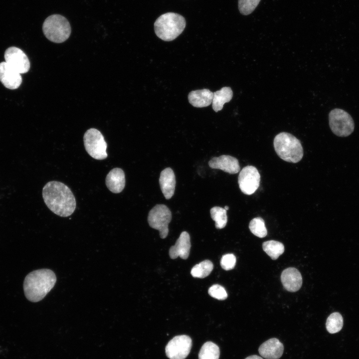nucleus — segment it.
<instances>
[{
  "mask_svg": "<svg viewBox=\"0 0 359 359\" xmlns=\"http://www.w3.org/2000/svg\"><path fill=\"white\" fill-rule=\"evenodd\" d=\"M42 196L48 208L58 216L67 217L76 208V199L72 191L62 182H47L43 188Z\"/></svg>",
  "mask_w": 359,
  "mask_h": 359,
  "instance_id": "f257e3e1",
  "label": "nucleus"
},
{
  "mask_svg": "<svg viewBox=\"0 0 359 359\" xmlns=\"http://www.w3.org/2000/svg\"><path fill=\"white\" fill-rule=\"evenodd\" d=\"M55 273L48 269H41L28 274L23 282L24 295L28 300L37 302L42 300L54 286Z\"/></svg>",
  "mask_w": 359,
  "mask_h": 359,
  "instance_id": "f03ea898",
  "label": "nucleus"
},
{
  "mask_svg": "<svg viewBox=\"0 0 359 359\" xmlns=\"http://www.w3.org/2000/svg\"><path fill=\"white\" fill-rule=\"evenodd\" d=\"M186 26L184 17L175 12H167L161 15L154 23L157 36L162 40L171 41L175 39L184 30Z\"/></svg>",
  "mask_w": 359,
  "mask_h": 359,
  "instance_id": "7ed1b4c3",
  "label": "nucleus"
},
{
  "mask_svg": "<svg viewBox=\"0 0 359 359\" xmlns=\"http://www.w3.org/2000/svg\"><path fill=\"white\" fill-rule=\"evenodd\" d=\"M277 155L287 162L296 163L303 156V149L300 141L293 135L281 132L277 134L273 142Z\"/></svg>",
  "mask_w": 359,
  "mask_h": 359,
  "instance_id": "20e7f679",
  "label": "nucleus"
},
{
  "mask_svg": "<svg viewBox=\"0 0 359 359\" xmlns=\"http://www.w3.org/2000/svg\"><path fill=\"white\" fill-rule=\"evenodd\" d=\"M42 30L46 37L55 43L67 40L71 34V26L67 19L59 14L48 16L44 21Z\"/></svg>",
  "mask_w": 359,
  "mask_h": 359,
  "instance_id": "39448f33",
  "label": "nucleus"
},
{
  "mask_svg": "<svg viewBox=\"0 0 359 359\" xmlns=\"http://www.w3.org/2000/svg\"><path fill=\"white\" fill-rule=\"evenodd\" d=\"M329 121L331 131L337 136L348 137L354 130L355 124L352 117L342 109L332 110L329 115Z\"/></svg>",
  "mask_w": 359,
  "mask_h": 359,
  "instance_id": "423d86ee",
  "label": "nucleus"
},
{
  "mask_svg": "<svg viewBox=\"0 0 359 359\" xmlns=\"http://www.w3.org/2000/svg\"><path fill=\"white\" fill-rule=\"evenodd\" d=\"M83 142L86 152L92 158L102 160L107 157V144L103 135L97 129H88L84 135Z\"/></svg>",
  "mask_w": 359,
  "mask_h": 359,
  "instance_id": "0eeeda50",
  "label": "nucleus"
},
{
  "mask_svg": "<svg viewBox=\"0 0 359 359\" xmlns=\"http://www.w3.org/2000/svg\"><path fill=\"white\" fill-rule=\"evenodd\" d=\"M172 220V213L164 204H157L150 211L148 221L151 227L159 230L161 238H165L169 233L168 225Z\"/></svg>",
  "mask_w": 359,
  "mask_h": 359,
  "instance_id": "6e6552de",
  "label": "nucleus"
},
{
  "mask_svg": "<svg viewBox=\"0 0 359 359\" xmlns=\"http://www.w3.org/2000/svg\"><path fill=\"white\" fill-rule=\"evenodd\" d=\"M260 175L254 166H247L240 172L238 182L240 189L245 194L254 193L260 185Z\"/></svg>",
  "mask_w": 359,
  "mask_h": 359,
  "instance_id": "1a4fd4ad",
  "label": "nucleus"
},
{
  "mask_svg": "<svg viewBox=\"0 0 359 359\" xmlns=\"http://www.w3.org/2000/svg\"><path fill=\"white\" fill-rule=\"evenodd\" d=\"M191 346V339L189 336H176L166 346V355L170 359H184L189 354Z\"/></svg>",
  "mask_w": 359,
  "mask_h": 359,
  "instance_id": "9d476101",
  "label": "nucleus"
},
{
  "mask_svg": "<svg viewBox=\"0 0 359 359\" xmlns=\"http://www.w3.org/2000/svg\"><path fill=\"white\" fill-rule=\"evenodd\" d=\"M4 56L5 62L20 74L25 73L29 70V59L24 52L19 48H8L4 52Z\"/></svg>",
  "mask_w": 359,
  "mask_h": 359,
  "instance_id": "9b49d317",
  "label": "nucleus"
},
{
  "mask_svg": "<svg viewBox=\"0 0 359 359\" xmlns=\"http://www.w3.org/2000/svg\"><path fill=\"white\" fill-rule=\"evenodd\" d=\"M208 165L211 169L221 170L230 174H237L240 170L238 160L229 155L213 157L208 162Z\"/></svg>",
  "mask_w": 359,
  "mask_h": 359,
  "instance_id": "f8f14e48",
  "label": "nucleus"
},
{
  "mask_svg": "<svg viewBox=\"0 0 359 359\" xmlns=\"http://www.w3.org/2000/svg\"><path fill=\"white\" fill-rule=\"evenodd\" d=\"M19 73L10 67L5 62L0 63V81L7 88H18L22 82Z\"/></svg>",
  "mask_w": 359,
  "mask_h": 359,
  "instance_id": "ddd939ff",
  "label": "nucleus"
},
{
  "mask_svg": "<svg viewBox=\"0 0 359 359\" xmlns=\"http://www.w3.org/2000/svg\"><path fill=\"white\" fill-rule=\"evenodd\" d=\"M190 247L189 235L187 232L183 231L180 234L175 245L170 248V257L173 259L178 257L183 259H186L189 254Z\"/></svg>",
  "mask_w": 359,
  "mask_h": 359,
  "instance_id": "4468645a",
  "label": "nucleus"
},
{
  "mask_svg": "<svg viewBox=\"0 0 359 359\" xmlns=\"http://www.w3.org/2000/svg\"><path fill=\"white\" fill-rule=\"evenodd\" d=\"M281 280L284 288L292 292L299 290L302 285V277L295 268H288L282 272Z\"/></svg>",
  "mask_w": 359,
  "mask_h": 359,
  "instance_id": "2eb2a0df",
  "label": "nucleus"
},
{
  "mask_svg": "<svg viewBox=\"0 0 359 359\" xmlns=\"http://www.w3.org/2000/svg\"><path fill=\"white\" fill-rule=\"evenodd\" d=\"M284 346L276 338L270 339L259 347V354L266 359H278L282 355Z\"/></svg>",
  "mask_w": 359,
  "mask_h": 359,
  "instance_id": "dca6fc26",
  "label": "nucleus"
},
{
  "mask_svg": "<svg viewBox=\"0 0 359 359\" xmlns=\"http://www.w3.org/2000/svg\"><path fill=\"white\" fill-rule=\"evenodd\" d=\"M105 183L107 188L112 192H121L125 186V176L123 170L119 168L113 169L107 174Z\"/></svg>",
  "mask_w": 359,
  "mask_h": 359,
  "instance_id": "f3484780",
  "label": "nucleus"
},
{
  "mask_svg": "<svg viewBox=\"0 0 359 359\" xmlns=\"http://www.w3.org/2000/svg\"><path fill=\"white\" fill-rule=\"evenodd\" d=\"M161 189L164 196L169 199L173 196L176 186V178L173 170L167 168L163 170L159 178Z\"/></svg>",
  "mask_w": 359,
  "mask_h": 359,
  "instance_id": "a211bd4d",
  "label": "nucleus"
},
{
  "mask_svg": "<svg viewBox=\"0 0 359 359\" xmlns=\"http://www.w3.org/2000/svg\"><path fill=\"white\" fill-rule=\"evenodd\" d=\"M213 96V92L208 89L196 90L189 92L188 100L193 107L203 108L212 103Z\"/></svg>",
  "mask_w": 359,
  "mask_h": 359,
  "instance_id": "6ab92c4d",
  "label": "nucleus"
},
{
  "mask_svg": "<svg viewBox=\"0 0 359 359\" xmlns=\"http://www.w3.org/2000/svg\"><path fill=\"white\" fill-rule=\"evenodd\" d=\"M213 94L212 107L215 112L221 110L224 104L229 102L233 96L232 90L229 87H223Z\"/></svg>",
  "mask_w": 359,
  "mask_h": 359,
  "instance_id": "aec40b11",
  "label": "nucleus"
},
{
  "mask_svg": "<svg viewBox=\"0 0 359 359\" xmlns=\"http://www.w3.org/2000/svg\"><path fill=\"white\" fill-rule=\"evenodd\" d=\"M262 248L273 260L277 259L284 251V245L275 240H269L263 242Z\"/></svg>",
  "mask_w": 359,
  "mask_h": 359,
  "instance_id": "412c9836",
  "label": "nucleus"
},
{
  "mask_svg": "<svg viewBox=\"0 0 359 359\" xmlns=\"http://www.w3.org/2000/svg\"><path fill=\"white\" fill-rule=\"evenodd\" d=\"M219 349L215 344L211 342L204 343L201 348L199 354V359H218Z\"/></svg>",
  "mask_w": 359,
  "mask_h": 359,
  "instance_id": "4be33fe9",
  "label": "nucleus"
},
{
  "mask_svg": "<svg viewBox=\"0 0 359 359\" xmlns=\"http://www.w3.org/2000/svg\"><path fill=\"white\" fill-rule=\"evenodd\" d=\"M213 268L212 263L209 260H205L194 266L190 273L194 278H203L211 273Z\"/></svg>",
  "mask_w": 359,
  "mask_h": 359,
  "instance_id": "5701e85b",
  "label": "nucleus"
},
{
  "mask_svg": "<svg viewBox=\"0 0 359 359\" xmlns=\"http://www.w3.org/2000/svg\"><path fill=\"white\" fill-rule=\"evenodd\" d=\"M210 216L215 221V226L217 229L223 228L227 222V211L224 208L214 206L210 209Z\"/></svg>",
  "mask_w": 359,
  "mask_h": 359,
  "instance_id": "b1692460",
  "label": "nucleus"
},
{
  "mask_svg": "<svg viewBox=\"0 0 359 359\" xmlns=\"http://www.w3.org/2000/svg\"><path fill=\"white\" fill-rule=\"evenodd\" d=\"M326 326L327 331L331 334L339 332L343 326L342 316L338 312L332 313L327 319Z\"/></svg>",
  "mask_w": 359,
  "mask_h": 359,
  "instance_id": "393cba45",
  "label": "nucleus"
},
{
  "mask_svg": "<svg viewBox=\"0 0 359 359\" xmlns=\"http://www.w3.org/2000/svg\"><path fill=\"white\" fill-rule=\"evenodd\" d=\"M249 228L254 235L258 237L263 238L267 235V230L264 220L260 217L253 218L250 221Z\"/></svg>",
  "mask_w": 359,
  "mask_h": 359,
  "instance_id": "a878e982",
  "label": "nucleus"
},
{
  "mask_svg": "<svg viewBox=\"0 0 359 359\" xmlns=\"http://www.w3.org/2000/svg\"><path fill=\"white\" fill-rule=\"evenodd\" d=\"M260 0H238V8L243 15L250 14L255 9Z\"/></svg>",
  "mask_w": 359,
  "mask_h": 359,
  "instance_id": "bb28decb",
  "label": "nucleus"
},
{
  "mask_svg": "<svg viewBox=\"0 0 359 359\" xmlns=\"http://www.w3.org/2000/svg\"><path fill=\"white\" fill-rule=\"evenodd\" d=\"M208 294L212 297L219 300L227 298V292L224 288L218 284L212 285L208 289Z\"/></svg>",
  "mask_w": 359,
  "mask_h": 359,
  "instance_id": "cd10ccee",
  "label": "nucleus"
},
{
  "mask_svg": "<svg viewBox=\"0 0 359 359\" xmlns=\"http://www.w3.org/2000/svg\"><path fill=\"white\" fill-rule=\"evenodd\" d=\"M236 257L233 254L223 255L220 260V265L222 269L228 271L233 269L236 264Z\"/></svg>",
  "mask_w": 359,
  "mask_h": 359,
  "instance_id": "c85d7f7f",
  "label": "nucleus"
},
{
  "mask_svg": "<svg viewBox=\"0 0 359 359\" xmlns=\"http://www.w3.org/2000/svg\"><path fill=\"white\" fill-rule=\"evenodd\" d=\"M245 359H263L262 358L257 356V355H252L249 356L245 358Z\"/></svg>",
  "mask_w": 359,
  "mask_h": 359,
  "instance_id": "c756f323",
  "label": "nucleus"
},
{
  "mask_svg": "<svg viewBox=\"0 0 359 359\" xmlns=\"http://www.w3.org/2000/svg\"><path fill=\"white\" fill-rule=\"evenodd\" d=\"M224 209L226 210L229 209V207L228 206H225Z\"/></svg>",
  "mask_w": 359,
  "mask_h": 359,
  "instance_id": "7c9ffc66",
  "label": "nucleus"
}]
</instances>
